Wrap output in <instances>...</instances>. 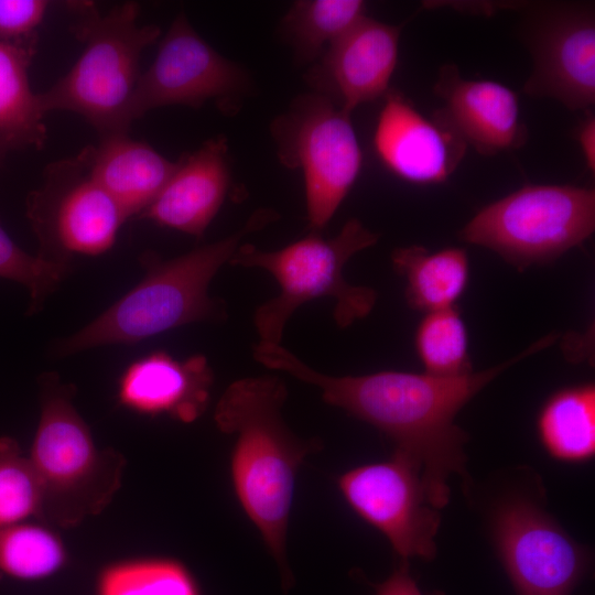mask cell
I'll use <instances>...</instances> for the list:
<instances>
[{
	"label": "cell",
	"mask_w": 595,
	"mask_h": 595,
	"mask_svg": "<svg viewBox=\"0 0 595 595\" xmlns=\"http://www.w3.org/2000/svg\"><path fill=\"white\" fill-rule=\"evenodd\" d=\"M558 338L551 333L497 366L458 376L392 370L328 376L305 365L281 344L260 342L253 346V357L270 369L316 387L326 403L383 432L394 442V453L420 470L426 498L440 510L450 501V477L468 479L467 434L454 422L459 410L504 370L552 346Z\"/></svg>",
	"instance_id": "obj_1"
},
{
	"label": "cell",
	"mask_w": 595,
	"mask_h": 595,
	"mask_svg": "<svg viewBox=\"0 0 595 595\" xmlns=\"http://www.w3.org/2000/svg\"><path fill=\"white\" fill-rule=\"evenodd\" d=\"M286 396L278 377L241 378L225 390L214 418L221 432L237 436L230 466L236 495L289 578L285 539L295 477L318 446L286 428L281 415Z\"/></svg>",
	"instance_id": "obj_2"
},
{
	"label": "cell",
	"mask_w": 595,
	"mask_h": 595,
	"mask_svg": "<svg viewBox=\"0 0 595 595\" xmlns=\"http://www.w3.org/2000/svg\"><path fill=\"white\" fill-rule=\"evenodd\" d=\"M272 209L256 210L236 232L173 259L144 251L143 279L127 294L77 333L60 340L62 357L98 346L136 344L191 323L219 321L224 304L210 298L209 283L229 262L241 240L274 221Z\"/></svg>",
	"instance_id": "obj_3"
},
{
	"label": "cell",
	"mask_w": 595,
	"mask_h": 595,
	"mask_svg": "<svg viewBox=\"0 0 595 595\" xmlns=\"http://www.w3.org/2000/svg\"><path fill=\"white\" fill-rule=\"evenodd\" d=\"M75 15L71 31L83 43L72 68L39 93L44 113L71 111L99 136L128 133L130 106L141 75L142 52L161 35L155 24L140 25V8L128 1L100 13L89 1L66 2Z\"/></svg>",
	"instance_id": "obj_4"
},
{
	"label": "cell",
	"mask_w": 595,
	"mask_h": 595,
	"mask_svg": "<svg viewBox=\"0 0 595 595\" xmlns=\"http://www.w3.org/2000/svg\"><path fill=\"white\" fill-rule=\"evenodd\" d=\"M378 234L357 219H348L332 238L312 231L284 248L266 251L240 245L229 263L260 268L271 273L280 286L277 296L255 311L253 324L261 343L281 344L284 326L302 304L318 298L335 299L334 317L344 328L367 316L377 300L368 286L348 283L343 270L357 252L376 245Z\"/></svg>",
	"instance_id": "obj_5"
},
{
	"label": "cell",
	"mask_w": 595,
	"mask_h": 595,
	"mask_svg": "<svg viewBox=\"0 0 595 595\" xmlns=\"http://www.w3.org/2000/svg\"><path fill=\"white\" fill-rule=\"evenodd\" d=\"M41 415L31 463L43 487V507L56 520L74 523L100 510L119 483V457L99 452L90 431L72 403L74 386L57 374H44Z\"/></svg>",
	"instance_id": "obj_6"
},
{
	"label": "cell",
	"mask_w": 595,
	"mask_h": 595,
	"mask_svg": "<svg viewBox=\"0 0 595 595\" xmlns=\"http://www.w3.org/2000/svg\"><path fill=\"white\" fill-rule=\"evenodd\" d=\"M594 228L593 188L528 184L479 209L459 238L523 270L582 245Z\"/></svg>",
	"instance_id": "obj_7"
},
{
	"label": "cell",
	"mask_w": 595,
	"mask_h": 595,
	"mask_svg": "<svg viewBox=\"0 0 595 595\" xmlns=\"http://www.w3.org/2000/svg\"><path fill=\"white\" fill-rule=\"evenodd\" d=\"M270 130L281 163L302 171L309 226L320 232L363 166L350 113L328 97L311 93L299 96L272 121Z\"/></svg>",
	"instance_id": "obj_8"
},
{
	"label": "cell",
	"mask_w": 595,
	"mask_h": 595,
	"mask_svg": "<svg viewBox=\"0 0 595 595\" xmlns=\"http://www.w3.org/2000/svg\"><path fill=\"white\" fill-rule=\"evenodd\" d=\"M26 217L39 240L37 256L65 264L76 255L108 251L128 219L79 153L46 165L42 184L26 198Z\"/></svg>",
	"instance_id": "obj_9"
},
{
	"label": "cell",
	"mask_w": 595,
	"mask_h": 595,
	"mask_svg": "<svg viewBox=\"0 0 595 595\" xmlns=\"http://www.w3.org/2000/svg\"><path fill=\"white\" fill-rule=\"evenodd\" d=\"M490 530L517 595H571L588 570L587 550L524 495L495 505Z\"/></svg>",
	"instance_id": "obj_10"
},
{
	"label": "cell",
	"mask_w": 595,
	"mask_h": 595,
	"mask_svg": "<svg viewBox=\"0 0 595 595\" xmlns=\"http://www.w3.org/2000/svg\"><path fill=\"white\" fill-rule=\"evenodd\" d=\"M249 87L246 72L214 50L180 13L160 41L153 62L139 77L130 119L160 107L199 108L210 100L223 110H236Z\"/></svg>",
	"instance_id": "obj_11"
},
{
	"label": "cell",
	"mask_w": 595,
	"mask_h": 595,
	"mask_svg": "<svg viewBox=\"0 0 595 595\" xmlns=\"http://www.w3.org/2000/svg\"><path fill=\"white\" fill-rule=\"evenodd\" d=\"M350 508L379 530L402 562L432 560L440 510L428 500L420 470L393 453L389 461L355 467L338 479Z\"/></svg>",
	"instance_id": "obj_12"
},
{
	"label": "cell",
	"mask_w": 595,
	"mask_h": 595,
	"mask_svg": "<svg viewBox=\"0 0 595 595\" xmlns=\"http://www.w3.org/2000/svg\"><path fill=\"white\" fill-rule=\"evenodd\" d=\"M526 42L533 60L527 95L570 110L595 102V19L588 4L555 3L531 11Z\"/></svg>",
	"instance_id": "obj_13"
},
{
	"label": "cell",
	"mask_w": 595,
	"mask_h": 595,
	"mask_svg": "<svg viewBox=\"0 0 595 595\" xmlns=\"http://www.w3.org/2000/svg\"><path fill=\"white\" fill-rule=\"evenodd\" d=\"M383 97L374 134L382 164L412 184L445 182L463 160L465 142L435 112L425 117L400 91L389 89Z\"/></svg>",
	"instance_id": "obj_14"
},
{
	"label": "cell",
	"mask_w": 595,
	"mask_h": 595,
	"mask_svg": "<svg viewBox=\"0 0 595 595\" xmlns=\"http://www.w3.org/2000/svg\"><path fill=\"white\" fill-rule=\"evenodd\" d=\"M401 25L365 15L333 42L309 78L343 110L382 97L397 67Z\"/></svg>",
	"instance_id": "obj_15"
},
{
	"label": "cell",
	"mask_w": 595,
	"mask_h": 595,
	"mask_svg": "<svg viewBox=\"0 0 595 595\" xmlns=\"http://www.w3.org/2000/svg\"><path fill=\"white\" fill-rule=\"evenodd\" d=\"M433 90L443 101L434 112L479 154L495 155L527 142L518 96L504 84L466 79L448 63L441 66Z\"/></svg>",
	"instance_id": "obj_16"
},
{
	"label": "cell",
	"mask_w": 595,
	"mask_h": 595,
	"mask_svg": "<svg viewBox=\"0 0 595 595\" xmlns=\"http://www.w3.org/2000/svg\"><path fill=\"white\" fill-rule=\"evenodd\" d=\"M227 153L226 138L214 137L182 155L162 191L139 217L201 238L230 185Z\"/></svg>",
	"instance_id": "obj_17"
},
{
	"label": "cell",
	"mask_w": 595,
	"mask_h": 595,
	"mask_svg": "<svg viewBox=\"0 0 595 595\" xmlns=\"http://www.w3.org/2000/svg\"><path fill=\"white\" fill-rule=\"evenodd\" d=\"M212 385L206 357L178 360L159 350L128 366L119 380L118 399L138 413L193 422L205 411Z\"/></svg>",
	"instance_id": "obj_18"
},
{
	"label": "cell",
	"mask_w": 595,
	"mask_h": 595,
	"mask_svg": "<svg viewBox=\"0 0 595 595\" xmlns=\"http://www.w3.org/2000/svg\"><path fill=\"white\" fill-rule=\"evenodd\" d=\"M79 154L127 218L141 215L176 167V161L128 133L101 136L97 144L83 148Z\"/></svg>",
	"instance_id": "obj_19"
},
{
	"label": "cell",
	"mask_w": 595,
	"mask_h": 595,
	"mask_svg": "<svg viewBox=\"0 0 595 595\" xmlns=\"http://www.w3.org/2000/svg\"><path fill=\"white\" fill-rule=\"evenodd\" d=\"M37 33L0 42V150L41 149L47 137L39 93L29 80Z\"/></svg>",
	"instance_id": "obj_20"
},
{
	"label": "cell",
	"mask_w": 595,
	"mask_h": 595,
	"mask_svg": "<svg viewBox=\"0 0 595 595\" xmlns=\"http://www.w3.org/2000/svg\"><path fill=\"white\" fill-rule=\"evenodd\" d=\"M391 261L405 279L408 304L424 313L454 307L468 284L469 261L463 248L430 251L412 245L394 249Z\"/></svg>",
	"instance_id": "obj_21"
},
{
	"label": "cell",
	"mask_w": 595,
	"mask_h": 595,
	"mask_svg": "<svg viewBox=\"0 0 595 595\" xmlns=\"http://www.w3.org/2000/svg\"><path fill=\"white\" fill-rule=\"evenodd\" d=\"M540 444L552 458L569 464L595 455V386L573 385L553 392L537 415Z\"/></svg>",
	"instance_id": "obj_22"
},
{
	"label": "cell",
	"mask_w": 595,
	"mask_h": 595,
	"mask_svg": "<svg viewBox=\"0 0 595 595\" xmlns=\"http://www.w3.org/2000/svg\"><path fill=\"white\" fill-rule=\"evenodd\" d=\"M360 0L295 1L284 15L281 30L295 57L312 62L351 29L366 13Z\"/></svg>",
	"instance_id": "obj_23"
},
{
	"label": "cell",
	"mask_w": 595,
	"mask_h": 595,
	"mask_svg": "<svg viewBox=\"0 0 595 595\" xmlns=\"http://www.w3.org/2000/svg\"><path fill=\"white\" fill-rule=\"evenodd\" d=\"M414 346L424 372L458 376L473 371L468 332L455 306L425 313L416 326Z\"/></svg>",
	"instance_id": "obj_24"
},
{
	"label": "cell",
	"mask_w": 595,
	"mask_h": 595,
	"mask_svg": "<svg viewBox=\"0 0 595 595\" xmlns=\"http://www.w3.org/2000/svg\"><path fill=\"white\" fill-rule=\"evenodd\" d=\"M65 561L60 539L31 523L0 527V576L37 580L56 572Z\"/></svg>",
	"instance_id": "obj_25"
},
{
	"label": "cell",
	"mask_w": 595,
	"mask_h": 595,
	"mask_svg": "<svg viewBox=\"0 0 595 595\" xmlns=\"http://www.w3.org/2000/svg\"><path fill=\"white\" fill-rule=\"evenodd\" d=\"M99 595H197V592L182 564L151 559L109 566L101 574Z\"/></svg>",
	"instance_id": "obj_26"
},
{
	"label": "cell",
	"mask_w": 595,
	"mask_h": 595,
	"mask_svg": "<svg viewBox=\"0 0 595 595\" xmlns=\"http://www.w3.org/2000/svg\"><path fill=\"white\" fill-rule=\"evenodd\" d=\"M43 487L14 439L0 436V527L42 512Z\"/></svg>",
	"instance_id": "obj_27"
},
{
	"label": "cell",
	"mask_w": 595,
	"mask_h": 595,
	"mask_svg": "<svg viewBox=\"0 0 595 595\" xmlns=\"http://www.w3.org/2000/svg\"><path fill=\"white\" fill-rule=\"evenodd\" d=\"M71 270V264L57 263L22 250L0 224V277L25 285L31 295L28 314L39 312L44 301Z\"/></svg>",
	"instance_id": "obj_28"
},
{
	"label": "cell",
	"mask_w": 595,
	"mask_h": 595,
	"mask_svg": "<svg viewBox=\"0 0 595 595\" xmlns=\"http://www.w3.org/2000/svg\"><path fill=\"white\" fill-rule=\"evenodd\" d=\"M48 8L46 0H0V42L35 34Z\"/></svg>",
	"instance_id": "obj_29"
},
{
	"label": "cell",
	"mask_w": 595,
	"mask_h": 595,
	"mask_svg": "<svg viewBox=\"0 0 595 595\" xmlns=\"http://www.w3.org/2000/svg\"><path fill=\"white\" fill-rule=\"evenodd\" d=\"M376 595H422V593L409 573L408 562H401L385 582L376 586Z\"/></svg>",
	"instance_id": "obj_30"
},
{
	"label": "cell",
	"mask_w": 595,
	"mask_h": 595,
	"mask_svg": "<svg viewBox=\"0 0 595 595\" xmlns=\"http://www.w3.org/2000/svg\"><path fill=\"white\" fill-rule=\"evenodd\" d=\"M575 138L581 147L588 170L595 171V118L587 111L586 118L575 131Z\"/></svg>",
	"instance_id": "obj_31"
},
{
	"label": "cell",
	"mask_w": 595,
	"mask_h": 595,
	"mask_svg": "<svg viewBox=\"0 0 595 595\" xmlns=\"http://www.w3.org/2000/svg\"><path fill=\"white\" fill-rule=\"evenodd\" d=\"M3 154H4V152H2V151L0 150V162H1V158H2Z\"/></svg>",
	"instance_id": "obj_32"
}]
</instances>
